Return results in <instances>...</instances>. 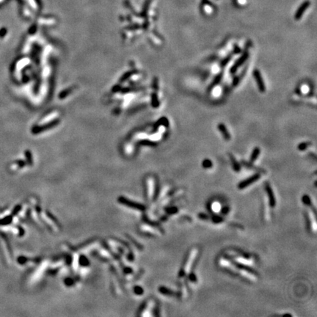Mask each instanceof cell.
<instances>
[{"mask_svg":"<svg viewBox=\"0 0 317 317\" xmlns=\"http://www.w3.org/2000/svg\"><path fill=\"white\" fill-rule=\"evenodd\" d=\"M197 254H198V250H197V248H193V249L190 251L183 269L181 270L180 273H179V277H184L190 272L191 269H192V266H193L194 261H195L196 258H197Z\"/></svg>","mask_w":317,"mask_h":317,"instance_id":"obj_1","label":"cell"},{"mask_svg":"<svg viewBox=\"0 0 317 317\" xmlns=\"http://www.w3.org/2000/svg\"><path fill=\"white\" fill-rule=\"evenodd\" d=\"M248 57H249V52L247 49V48H245L244 52L242 53L241 57H239L238 59H237V60L234 62V65L231 66V69H230V73H231V74H234V73L237 71V70L239 69V68L241 67L242 65L246 62L247 59H248Z\"/></svg>","mask_w":317,"mask_h":317,"instance_id":"obj_2","label":"cell"},{"mask_svg":"<svg viewBox=\"0 0 317 317\" xmlns=\"http://www.w3.org/2000/svg\"><path fill=\"white\" fill-rule=\"evenodd\" d=\"M253 76L255 82H256L258 90H259L261 93L266 92V85H265L264 79H263L261 73V72L259 71V70L255 69L253 70Z\"/></svg>","mask_w":317,"mask_h":317,"instance_id":"obj_3","label":"cell"},{"mask_svg":"<svg viewBox=\"0 0 317 317\" xmlns=\"http://www.w3.org/2000/svg\"><path fill=\"white\" fill-rule=\"evenodd\" d=\"M260 177H261V176H260L259 173L255 174V175L252 176L251 177L248 178L244 180L243 181L240 182L238 185V188L239 189H245L247 186H250V185H251L252 184H253L254 182L256 181L257 180H258V179L260 178Z\"/></svg>","mask_w":317,"mask_h":317,"instance_id":"obj_4","label":"cell"},{"mask_svg":"<svg viewBox=\"0 0 317 317\" xmlns=\"http://www.w3.org/2000/svg\"><path fill=\"white\" fill-rule=\"evenodd\" d=\"M310 1H308V0H306V1H305L304 2L302 3V4H301V5L300 6L299 8L297 9V10L296 13H295V20H297V21H299V20L301 19L302 16V15L304 14V13L305 12V10H307L308 8L309 7V6H310Z\"/></svg>","mask_w":317,"mask_h":317,"instance_id":"obj_5","label":"cell"},{"mask_svg":"<svg viewBox=\"0 0 317 317\" xmlns=\"http://www.w3.org/2000/svg\"><path fill=\"white\" fill-rule=\"evenodd\" d=\"M266 193H267L268 199H269V206H271V207H275V195H274L273 191H272L270 185L268 184L266 185Z\"/></svg>","mask_w":317,"mask_h":317,"instance_id":"obj_6","label":"cell"},{"mask_svg":"<svg viewBox=\"0 0 317 317\" xmlns=\"http://www.w3.org/2000/svg\"><path fill=\"white\" fill-rule=\"evenodd\" d=\"M218 127V129L220 131V132L221 133V134L223 135V137H224V139L226 140H231V134H230L229 131H228L227 127L226 126L224 123H220L218 124L217 125Z\"/></svg>","mask_w":317,"mask_h":317,"instance_id":"obj_7","label":"cell"},{"mask_svg":"<svg viewBox=\"0 0 317 317\" xmlns=\"http://www.w3.org/2000/svg\"><path fill=\"white\" fill-rule=\"evenodd\" d=\"M223 72L221 71V72H220V73H219L218 74L215 76V77H214V79H213L212 82H211V84L209 85V90H212L214 87H216L217 85H219L220 82L222 81V79H223Z\"/></svg>","mask_w":317,"mask_h":317,"instance_id":"obj_8","label":"cell"},{"mask_svg":"<svg viewBox=\"0 0 317 317\" xmlns=\"http://www.w3.org/2000/svg\"><path fill=\"white\" fill-rule=\"evenodd\" d=\"M309 220H310V226H311L312 231L313 233H316V215L313 211H309Z\"/></svg>","mask_w":317,"mask_h":317,"instance_id":"obj_9","label":"cell"},{"mask_svg":"<svg viewBox=\"0 0 317 317\" xmlns=\"http://www.w3.org/2000/svg\"><path fill=\"white\" fill-rule=\"evenodd\" d=\"M260 153H261V150H260V148H258V147H255V148L252 150V154H251L250 156V162L251 164L253 163V162H255V161L257 160L258 157H259Z\"/></svg>","mask_w":317,"mask_h":317,"instance_id":"obj_10","label":"cell"},{"mask_svg":"<svg viewBox=\"0 0 317 317\" xmlns=\"http://www.w3.org/2000/svg\"><path fill=\"white\" fill-rule=\"evenodd\" d=\"M230 157H231V163H232L234 170L236 171V172H239L240 169H241V166H240V165L239 164V162H237L236 159L234 158L232 155H230Z\"/></svg>","mask_w":317,"mask_h":317,"instance_id":"obj_11","label":"cell"},{"mask_svg":"<svg viewBox=\"0 0 317 317\" xmlns=\"http://www.w3.org/2000/svg\"><path fill=\"white\" fill-rule=\"evenodd\" d=\"M210 210L212 211L214 213H218L220 212L221 210V206H220V203L217 201L213 202L211 204L210 206Z\"/></svg>","mask_w":317,"mask_h":317,"instance_id":"obj_12","label":"cell"},{"mask_svg":"<svg viewBox=\"0 0 317 317\" xmlns=\"http://www.w3.org/2000/svg\"><path fill=\"white\" fill-rule=\"evenodd\" d=\"M232 57H233V54H230L227 55V56H226V57H225L224 59L220 62V67H221L222 68H225V67L228 65V63H229L230 61H231V59H232Z\"/></svg>","mask_w":317,"mask_h":317,"instance_id":"obj_13","label":"cell"},{"mask_svg":"<svg viewBox=\"0 0 317 317\" xmlns=\"http://www.w3.org/2000/svg\"><path fill=\"white\" fill-rule=\"evenodd\" d=\"M13 220V217L11 216H7L2 219H0V226H7L9 225Z\"/></svg>","mask_w":317,"mask_h":317,"instance_id":"obj_14","label":"cell"},{"mask_svg":"<svg viewBox=\"0 0 317 317\" xmlns=\"http://www.w3.org/2000/svg\"><path fill=\"white\" fill-rule=\"evenodd\" d=\"M202 166H203V168H205V169H209V168H211V167L213 166L212 162H211L210 159H204V160L203 161V162H202Z\"/></svg>","mask_w":317,"mask_h":317,"instance_id":"obj_15","label":"cell"},{"mask_svg":"<svg viewBox=\"0 0 317 317\" xmlns=\"http://www.w3.org/2000/svg\"><path fill=\"white\" fill-rule=\"evenodd\" d=\"M310 145V142H302V143H300L298 145V149L302 151H305V150L308 147V145Z\"/></svg>","mask_w":317,"mask_h":317,"instance_id":"obj_16","label":"cell"},{"mask_svg":"<svg viewBox=\"0 0 317 317\" xmlns=\"http://www.w3.org/2000/svg\"><path fill=\"white\" fill-rule=\"evenodd\" d=\"M241 52H242L241 48H240L237 44H235V45L234 46V49H233L232 53L236 54H238L241 53Z\"/></svg>","mask_w":317,"mask_h":317,"instance_id":"obj_17","label":"cell"},{"mask_svg":"<svg viewBox=\"0 0 317 317\" xmlns=\"http://www.w3.org/2000/svg\"><path fill=\"white\" fill-rule=\"evenodd\" d=\"M302 202L305 205H310V197L308 195H304L302 197Z\"/></svg>","mask_w":317,"mask_h":317,"instance_id":"obj_18","label":"cell"},{"mask_svg":"<svg viewBox=\"0 0 317 317\" xmlns=\"http://www.w3.org/2000/svg\"><path fill=\"white\" fill-rule=\"evenodd\" d=\"M239 82H240V79L239 78V76H236L235 77H234V79H233V83H232L233 86H234V87L237 86V85H238V84L239 83Z\"/></svg>","mask_w":317,"mask_h":317,"instance_id":"obj_19","label":"cell"},{"mask_svg":"<svg viewBox=\"0 0 317 317\" xmlns=\"http://www.w3.org/2000/svg\"><path fill=\"white\" fill-rule=\"evenodd\" d=\"M212 220L214 223H221V222H223V219L222 218V217H218V216H214V217L212 218Z\"/></svg>","mask_w":317,"mask_h":317,"instance_id":"obj_20","label":"cell"},{"mask_svg":"<svg viewBox=\"0 0 317 317\" xmlns=\"http://www.w3.org/2000/svg\"><path fill=\"white\" fill-rule=\"evenodd\" d=\"M20 210H21V206H16V207L14 208V209L13 210V211H12V214H13V215H16V214H17Z\"/></svg>","mask_w":317,"mask_h":317,"instance_id":"obj_21","label":"cell"},{"mask_svg":"<svg viewBox=\"0 0 317 317\" xmlns=\"http://www.w3.org/2000/svg\"><path fill=\"white\" fill-rule=\"evenodd\" d=\"M189 280L192 282H196V281H197L195 275H194V274H191L190 276H189Z\"/></svg>","mask_w":317,"mask_h":317,"instance_id":"obj_22","label":"cell"},{"mask_svg":"<svg viewBox=\"0 0 317 317\" xmlns=\"http://www.w3.org/2000/svg\"><path fill=\"white\" fill-rule=\"evenodd\" d=\"M199 218L203 219V220H208V216L206 214H199Z\"/></svg>","mask_w":317,"mask_h":317,"instance_id":"obj_23","label":"cell"}]
</instances>
